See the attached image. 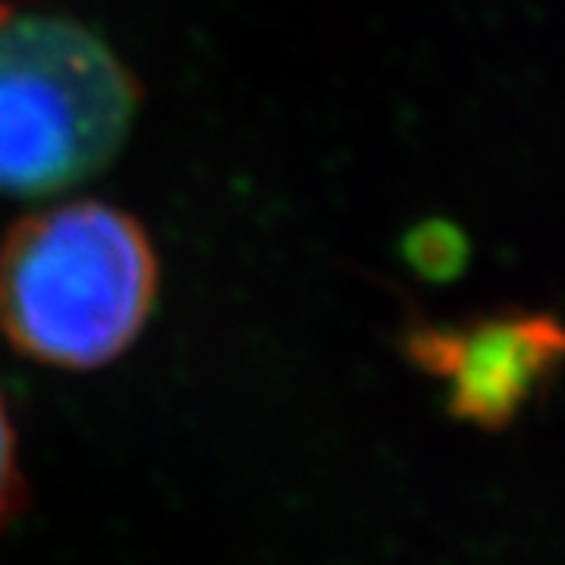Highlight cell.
Here are the masks:
<instances>
[{
	"label": "cell",
	"instance_id": "7a4b0ae2",
	"mask_svg": "<svg viewBox=\"0 0 565 565\" xmlns=\"http://www.w3.org/2000/svg\"><path fill=\"white\" fill-rule=\"evenodd\" d=\"M141 85L79 20L0 0V195L47 199L120 154Z\"/></svg>",
	"mask_w": 565,
	"mask_h": 565
},
{
	"label": "cell",
	"instance_id": "3957f363",
	"mask_svg": "<svg viewBox=\"0 0 565 565\" xmlns=\"http://www.w3.org/2000/svg\"><path fill=\"white\" fill-rule=\"evenodd\" d=\"M396 343L412 367L444 384L446 412L487 434L512 427L565 371V321L522 305L462 321L415 318Z\"/></svg>",
	"mask_w": 565,
	"mask_h": 565
},
{
	"label": "cell",
	"instance_id": "6da1fadb",
	"mask_svg": "<svg viewBox=\"0 0 565 565\" xmlns=\"http://www.w3.org/2000/svg\"><path fill=\"white\" fill-rule=\"evenodd\" d=\"M158 277L148 230L117 204L29 211L0 239V333L32 362L95 371L139 340Z\"/></svg>",
	"mask_w": 565,
	"mask_h": 565
},
{
	"label": "cell",
	"instance_id": "277c9868",
	"mask_svg": "<svg viewBox=\"0 0 565 565\" xmlns=\"http://www.w3.org/2000/svg\"><path fill=\"white\" fill-rule=\"evenodd\" d=\"M405 258L427 280H452L462 274L468 239L456 223H418L405 239Z\"/></svg>",
	"mask_w": 565,
	"mask_h": 565
},
{
	"label": "cell",
	"instance_id": "5b68a950",
	"mask_svg": "<svg viewBox=\"0 0 565 565\" xmlns=\"http://www.w3.org/2000/svg\"><path fill=\"white\" fill-rule=\"evenodd\" d=\"M29 505V484L20 465V440L0 393V531L10 527Z\"/></svg>",
	"mask_w": 565,
	"mask_h": 565
}]
</instances>
